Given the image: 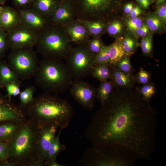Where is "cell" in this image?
<instances>
[{
    "mask_svg": "<svg viewBox=\"0 0 166 166\" xmlns=\"http://www.w3.org/2000/svg\"><path fill=\"white\" fill-rule=\"evenodd\" d=\"M114 88L93 116L86 137L93 146L119 148L149 160L156 147L157 111L135 89Z\"/></svg>",
    "mask_w": 166,
    "mask_h": 166,
    "instance_id": "6da1fadb",
    "label": "cell"
},
{
    "mask_svg": "<svg viewBox=\"0 0 166 166\" xmlns=\"http://www.w3.org/2000/svg\"><path fill=\"white\" fill-rule=\"evenodd\" d=\"M25 110L27 116L38 126L54 125L62 129L68 125L73 113L67 101L45 92L34 98Z\"/></svg>",
    "mask_w": 166,
    "mask_h": 166,
    "instance_id": "7a4b0ae2",
    "label": "cell"
},
{
    "mask_svg": "<svg viewBox=\"0 0 166 166\" xmlns=\"http://www.w3.org/2000/svg\"><path fill=\"white\" fill-rule=\"evenodd\" d=\"M38 127L28 119L18 133L9 142L8 160L15 166H43L37 144Z\"/></svg>",
    "mask_w": 166,
    "mask_h": 166,
    "instance_id": "3957f363",
    "label": "cell"
},
{
    "mask_svg": "<svg viewBox=\"0 0 166 166\" xmlns=\"http://www.w3.org/2000/svg\"><path fill=\"white\" fill-rule=\"evenodd\" d=\"M33 77L36 85L44 92L56 95L69 89L74 79L65 63L51 58L39 61Z\"/></svg>",
    "mask_w": 166,
    "mask_h": 166,
    "instance_id": "277c9868",
    "label": "cell"
},
{
    "mask_svg": "<svg viewBox=\"0 0 166 166\" xmlns=\"http://www.w3.org/2000/svg\"><path fill=\"white\" fill-rule=\"evenodd\" d=\"M63 26L49 23L40 32L35 45L45 58L65 59L72 47Z\"/></svg>",
    "mask_w": 166,
    "mask_h": 166,
    "instance_id": "5b68a950",
    "label": "cell"
},
{
    "mask_svg": "<svg viewBox=\"0 0 166 166\" xmlns=\"http://www.w3.org/2000/svg\"><path fill=\"white\" fill-rule=\"evenodd\" d=\"M124 0H69L76 18L108 22L121 11Z\"/></svg>",
    "mask_w": 166,
    "mask_h": 166,
    "instance_id": "8992f818",
    "label": "cell"
},
{
    "mask_svg": "<svg viewBox=\"0 0 166 166\" xmlns=\"http://www.w3.org/2000/svg\"><path fill=\"white\" fill-rule=\"evenodd\" d=\"M137 159L130 153L113 148L93 146L88 165L97 166H133Z\"/></svg>",
    "mask_w": 166,
    "mask_h": 166,
    "instance_id": "52a82bcc",
    "label": "cell"
},
{
    "mask_svg": "<svg viewBox=\"0 0 166 166\" xmlns=\"http://www.w3.org/2000/svg\"><path fill=\"white\" fill-rule=\"evenodd\" d=\"M39 61L35 52L32 48L11 50L7 63L21 81L33 77Z\"/></svg>",
    "mask_w": 166,
    "mask_h": 166,
    "instance_id": "ba28073f",
    "label": "cell"
},
{
    "mask_svg": "<svg viewBox=\"0 0 166 166\" xmlns=\"http://www.w3.org/2000/svg\"><path fill=\"white\" fill-rule=\"evenodd\" d=\"M95 57L85 44L77 45L72 48L65 60L74 80L90 74L94 65Z\"/></svg>",
    "mask_w": 166,
    "mask_h": 166,
    "instance_id": "9c48e42d",
    "label": "cell"
},
{
    "mask_svg": "<svg viewBox=\"0 0 166 166\" xmlns=\"http://www.w3.org/2000/svg\"><path fill=\"white\" fill-rule=\"evenodd\" d=\"M39 33L22 23L8 31V46L11 50L32 48L36 44Z\"/></svg>",
    "mask_w": 166,
    "mask_h": 166,
    "instance_id": "30bf717a",
    "label": "cell"
},
{
    "mask_svg": "<svg viewBox=\"0 0 166 166\" xmlns=\"http://www.w3.org/2000/svg\"><path fill=\"white\" fill-rule=\"evenodd\" d=\"M69 89L72 96L83 107L89 109L93 107L97 89L79 79H74Z\"/></svg>",
    "mask_w": 166,
    "mask_h": 166,
    "instance_id": "8fae6325",
    "label": "cell"
},
{
    "mask_svg": "<svg viewBox=\"0 0 166 166\" xmlns=\"http://www.w3.org/2000/svg\"><path fill=\"white\" fill-rule=\"evenodd\" d=\"M27 117L25 109L0 92V122L12 120L23 123Z\"/></svg>",
    "mask_w": 166,
    "mask_h": 166,
    "instance_id": "7c38bea8",
    "label": "cell"
},
{
    "mask_svg": "<svg viewBox=\"0 0 166 166\" xmlns=\"http://www.w3.org/2000/svg\"><path fill=\"white\" fill-rule=\"evenodd\" d=\"M38 127L37 148L40 160L44 166L48 151L56 137L58 127L54 125Z\"/></svg>",
    "mask_w": 166,
    "mask_h": 166,
    "instance_id": "4fadbf2b",
    "label": "cell"
},
{
    "mask_svg": "<svg viewBox=\"0 0 166 166\" xmlns=\"http://www.w3.org/2000/svg\"><path fill=\"white\" fill-rule=\"evenodd\" d=\"M22 24L40 32L49 23V19L32 9H23L18 11Z\"/></svg>",
    "mask_w": 166,
    "mask_h": 166,
    "instance_id": "5bb4252c",
    "label": "cell"
},
{
    "mask_svg": "<svg viewBox=\"0 0 166 166\" xmlns=\"http://www.w3.org/2000/svg\"><path fill=\"white\" fill-rule=\"evenodd\" d=\"M63 26L71 43L86 44L91 38L85 26L78 19Z\"/></svg>",
    "mask_w": 166,
    "mask_h": 166,
    "instance_id": "9a60e30c",
    "label": "cell"
},
{
    "mask_svg": "<svg viewBox=\"0 0 166 166\" xmlns=\"http://www.w3.org/2000/svg\"><path fill=\"white\" fill-rule=\"evenodd\" d=\"M75 19L70 5L66 2L61 3L49 20L50 24L64 26Z\"/></svg>",
    "mask_w": 166,
    "mask_h": 166,
    "instance_id": "2e32d148",
    "label": "cell"
},
{
    "mask_svg": "<svg viewBox=\"0 0 166 166\" xmlns=\"http://www.w3.org/2000/svg\"><path fill=\"white\" fill-rule=\"evenodd\" d=\"M110 66L111 73L110 79L115 86L121 88H133L136 83L135 76L132 74L124 72L115 66Z\"/></svg>",
    "mask_w": 166,
    "mask_h": 166,
    "instance_id": "e0dca14e",
    "label": "cell"
},
{
    "mask_svg": "<svg viewBox=\"0 0 166 166\" xmlns=\"http://www.w3.org/2000/svg\"><path fill=\"white\" fill-rule=\"evenodd\" d=\"M21 23L18 11L9 7H2L0 13V24L3 29L8 31Z\"/></svg>",
    "mask_w": 166,
    "mask_h": 166,
    "instance_id": "ac0fdd59",
    "label": "cell"
},
{
    "mask_svg": "<svg viewBox=\"0 0 166 166\" xmlns=\"http://www.w3.org/2000/svg\"><path fill=\"white\" fill-rule=\"evenodd\" d=\"M24 122L12 120L0 122V141L9 142L19 132Z\"/></svg>",
    "mask_w": 166,
    "mask_h": 166,
    "instance_id": "d6986e66",
    "label": "cell"
},
{
    "mask_svg": "<svg viewBox=\"0 0 166 166\" xmlns=\"http://www.w3.org/2000/svg\"><path fill=\"white\" fill-rule=\"evenodd\" d=\"M33 8L48 19L61 3L60 0H33Z\"/></svg>",
    "mask_w": 166,
    "mask_h": 166,
    "instance_id": "ffe728a7",
    "label": "cell"
},
{
    "mask_svg": "<svg viewBox=\"0 0 166 166\" xmlns=\"http://www.w3.org/2000/svg\"><path fill=\"white\" fill-rule=\"evenodd\" d=\"M0 80L3 87L14 83L20 85V80L10 68L7 63L0 60Z\"/></svg>",
    "mask_w": 166,
    "mask_h": 166,
    "instance_id": "44dd1931",
    "label": "cell"
},
{
    "mask_svg": "<svg viewBox=\"0 0 166 166\" xmlns=\"http://www.w3.org/2000/svg\"><path fill=\"white\" fill-rule=\"evenodd\" d=\"M79 20L85 26L91 38H100L105 33L108 23L106 22L100 20Z\"/></svg>",
    "mask_w": 166,
    "mask_h": 166,
    "instance_id": "7402d4cb",
    "label": "cell"
},
{
    "mask_svg": "<svg viewBox=\"0 0 166 166\" xmlns=\"http://www.w3.org/2000/svg\"><path fill=\"white\" fill-rule=\"evenodd\" d=\"M123 37H121L109 45L110 51L109 65L115 66L117 63L124 56L122 41Z\"/></svg>",
    "mask_w": 166,
    "mask_h": 166,
    "instance_id": "603a6c76",
    "label": "cell"
},
{
    "mask_svg": "<svg viewBox=\"0 0 166 166\" xmlns=\"http://www.w3.org/2000/svg\"><path fill=\"white\" fill-rule=\"evenodd\" d=\"M99 87L97 89L96 98L102 105L109 99L115 85L112 81L101 82Z\"/></svg>",
    "mask_w": 166,
    "mask_h": 166,
    "instance_id": "cb8c5ba5",
    "label": "cell"
},
{
    "mask_svg": "<svg viewBox=\"0 0 166 166\" xmlns=\"http://www.w3.org/2000/svg\"><path fill=\"white\" fill-rule=\"evenodd\" d=\"M90 74L101 82L110 79L111 73L109 64L105 63L94 65Z\"/></svg>",
    "mask_w": 166,
    "mask_h": 166,
    "instance_id": "d4e9b609",
    "label": "cell"
},
{
    "mask_svg": "<svg viewBox=\"0 0 166 166\" xmlns=\"http://www.w3.org/2000/svg\"><path fill=\"white\" fill-rule=\"evenodd\" d=\"M144 19L145 23L151 32L160 33L165 28L164 25L155 12L148 13Z\"/></svg>",
    "mask_w": 166,
    "mask_h": 166,
    "instance_id": "484cf974",
    "label": "cell"
},
{
    "mask_svg": "<svg viewBox=\"0 0 166 166\" xmlns=\"http://www.w3.org/2000/svg\"><path fill=\"white\" fill-rule=\"evenodd\" d=\"M62 129L60 128L57 135L51 143L48 151L45 163L51 160H56L57 156L65 149V146L61 143L59 139L60 134Z\"/></svg>",
    "mask_w": 166,
    "mask_h": 166,
    "instance_id": "4316f807",
    "label": "cell"
},
{
    "mask_svg": "<svg viewBox=\"0 0 166 166\" xmlns=\"http://www.w3.org/2000/svg\"><path fill=\"white\" fill-rule=\"evenodd\" d=\"M135 89L143 98L149 103L156 93L155 86L152 82L151 81L142 85L140 87H137Z\"/></svg>",
    "mask_w": 166,
    "mask_h": 166,
    "instance_id": "83f0119b",
    "label": "cell"
},
{
    "mask_svg": "<svg viewBox=\"0 0 166 166\" xmlns=\"http://www.w3.org/2000/svg\"><path fill=\"white\" fill-rule=\"evenodd\" d=\"M35 90V87L30 86L20 92L19 95L20 101V105L23 109H25L27 106L33 101Z\"/></svg>",
    "mask_w": 166,
    "mask_h": 166,
    "instance_id": "f1b7e54d",
    "label": "cell"
},
{
    "mask_svg": "<svg viewBox=\"0 0 166 166\" xmlns=\"http://www.w3.org/2000/svg\"><path fill=\"white\" fill-rule=\"evenodd\" d=\"M122 45L124 56H129L135 51L138 44L135 39L129 35H125L123 37Z\"/></svg>",
    "mask_w": 166,
    "mask_h": 166,
    "instance_id": "f546056e",
    "label": "cell"
},
{
    "mask_svg": "<svg viewBox=\"0 0 166 166\" xmlns=\"http://www.w3.org/2000/svg\"><path fill=\"white\" fill-rule=\"evenodd\" d=\"M123 29L122 23L114 19L108 22L105 32L109 36L115 37L121 33Z\"/></svg>",
    "mask_w": 166,
    "mask_h": 166,
    "instance_id": "4dcf8cb0",
    "label": "cell"
},
{
    "mask_svg": "<svg viewBox=\"0 0 166 166\" xmlns=\"http://www.w3.org/2000/svg\"><path fill=\"white\" fill-rule=\"evenodd\" d=\"M152 34L149 32L146 36L142 37L140 46L143 53L146 56L150 57L152 52Z\"/></svg>",
    "mask_w": 166,
    "mask_h": 166,
    "instance_id": "1f68e13d",
    "label": "cell"
},
{
    "mask_svg": "<svg viewBox=\"0 0 166 166\" xmlns=\"http://www.w3.org/2000/svg\"><path fill=\"white\" fill-rule=\"evenodd\" d=\"M110 61V51L109 45H104L100 51L95 55L94 65L107 63Z\"/></svg>",
    "mask_w": 166,
    "mask_h": 166,
    "instance_id": "d6a6232c",
    "label": "cell"
},
{
    "mask_svg": "<svg viewBox=\"0 0 166 166\" xmlns=\"http://www.w3.org/2000/svg\"><path fill=\"white\" fill-rule=\"evenodd\" d=\"M85 44L90 52L95 56L105 45L100 37L91 38Z\"/></svg>",
    "mask_w": 166,
    "mask_h": 166,
    "instance_id": "836d02e7",
    "label": "cell"
},
{
    "mask_svg": "<svg viewBox=\"0 0 166 166\" xmlns=\"http://www.w3.org/2000/svg\"><path fill=\"white\" fill-rule=\"evenodd\" d=\"M114 66L125 73L132 74L133 71V67L130 61L129 56H124Z\"/></svg>",
    "mask_w": 166,
    "mask_h": 166,
    "instance_id": "e575fe53",
    "label": "cell"
},
{
    "mask_svg": "<svg viewBox=\"0 0 166 166\" xmlns=\"http://www.w3.org/2000/svg\"><path fill=\"white\" fill-rule=\"evenodd\" d=\"M136 83L144 85L150 81L151 75L150 73L144 70L143 68H140V70L135 76Z\"/></svg>",
    "mask_w": 166,
    "mask_h": 166,
    "instance_id": "d590c367",
    "label": "cell"
},
{
    "mask_svg": "<svg viewBox=\"0 0 166 166\" xmlns=\"http://www.w3.org/2000/svg\"><path fill=\"white\" fill-rule=\"evenodd\" d=\"M142 19L140 17L129 18L126 22V25L128 29L131 32H134L140 27L143 23Z\"/></svg>",
    "mask_w": 166,
    "mask_h": 166,
    "instance_id": "8d00e7d4",
    "label": "cell"
},
{
    "mask_svg": "<svg viewBox=\"0 0 166 166\" xmlns=\"http://www.w3.org/2000/svg\"><path fill=\"white\" fill-rule=\"evenodd\" d=\"M19 85L12 83L8 84L6 86L7 92L6 96L10 99H11L12 96H16L19 94L20 93Z\"/></svg>",
    "mask_w": 166,
    "mask_h": 166,
    "instance_id": "74e56055",
    "label": "cell"
},
{
    "mask_svg": "<svg viewBox=\"0 0 166 166\" xmlns=\"http://www.w3.org/2000/svg\"><path fill=\"white\" fill-rule=\"evenodd\" d=\"M8 143L0 141V163L8 160Z\"/></svg>",
    "mask_w": 166,
    "mask_h": 166,
    "instance_id": "f35d334b",
    "label": "cell"
},
{
    "mask_svg": "<svg viewBox=\"0 0 166 166\" xmlns=\"http://www.w3.org/2000/svg\"><path fill=\"white\" fill-rule=\"evenodd\" d=\"M8 47L6 34L4 30H0V57L4 53L7 48Z\"/></svg>",
    "mask_w": 166,
    "mask_h": 166,
    "instance_id": "ab89813d",
    "label": "cell"
},
{
    "mask_svg": "<svg viewBox=\"0 0 166 166\" xmlns=\"http://www.w3.org/2000/svg\"><path fill=\"white\" fill-rule=\"evenodd\" d=\"M155 13L165 26L166 22V3L164 2L157 6Z\"/></svg>",
    "mask_w": 166,
    "mask_h": 166,
    "instance_id": "60d3db41",
    "label": "cell"
},
{
    "mask_svg": "<svg viewBox=\"0 0 166 166\" xmlns=\"http://www.w3.org/2000/svg\"><path fill=\"white\" fill-rule=\"evenodd\" d=\"M150 30L145 22H143L141 26L137 29L134 33L138 36L143 37L149 32Z\"/></svg>",
    "mask_w": 166,
    "mask_h": 166,
    "instance_id": "b9f144b4",
    "label": "cell"
},
{
    "mask_svg": "<svg viewBox=\"0 0 166 166\" xmlns=\"http://www.w3.org/2000/svg\"><path fill=\"white\" fill-rule=\"evenodd\" d=\"M142 13V10L138 6L133 7L130 13L128 14L129 18H132L138 17Z\"/></svg>",
    "mask_w": 166,
    "mask_h": 166,
    "instance_id": "7bdbcfd3",
    "label": "cell"
},
{
    "mask_svg": "<svg viewBox=\"0 0 166 166\" xmlns=\"http://www.w3.org/2000/svg\"><path fill=\"white\" fill-rule=\"evenodd\" d=\"M140 6L142 8L148 9L152 3L150 0H136Z\"/></svg>",
    "mask_w": 166,
    "mask_h": 166,
    "instance_id": "ee69618b",
    "label": "cell"
},
{
    "mask_svg": "<svg viewBox=\"0 0 166 166\" xmlns=\"http://www.w3.org/2000/svg\"><path fill=\"white\" fill-rule=\"evenodd\" d=\"M33 0H14L15 4L19 7H25L32 2Z\"/></svg>",
    "mask_w": 166,
    "mask_h": 166,
    "instance_id": "f6af8a7d",
    "label": "cell"
},
{
    "mask_svg": "<svg viewBox=\"0 0 166 166\" xmlns=\"http://www.w3.org/2000/svg\"><path fill=\"white\" fill-rule=\"evenodd\" d=\"M134 7L132 3L129 2L126 3L124 6V11L125 13L128 14L132 10Z\"/></svg>",
    "mask_w": 166,
    "mask_h": 166,
    "instance_id": "bcb514c9",
    "label": "cell"
},
{
    "mask_svg": "<svg viewBox=\"0 0 166 166\" xmlns=\"http://www.w3.org/2000/svg\"><path fill=\"white\" fill-rule=\"evenodd\" d=\"M44 166H64V165L60 164L58 163L56 160H53L46 162L44 164Z\"/></svg>",
    "mask_w": 166,
    "mask_h": 166,
    "instance_id": "7dc6e473",
    "label": "cell"
},
{
    "mask_svg": "<svg viewBox=\"0 0 166 166\" xmlns=\"http://www.w3.org/2000/svg\"><path fill=\"white\" fill-rule=\"evenodd\" d=\"M156 6H158L165 2L166 0H156Z\"/></svg>",
    "mask_w": 166,
    "mask_h": 166,
    "instance_id": "c3c4849f",
    "label": "cell"
},
{
    "mask_svg": "<svg viewBox=\"0 0 166 166\" xmlns=\"http://www.w3.org/2000/svg\"><path fill=\"white\" fill-rule=\"evenodd\" d=\"M61 3L64 2H68L69 0H60Z\"/></svg>",
    "mask_w": 166,
    "mask_h": 166,
    "instance_id": "681fc988",
    "label": "cell"
},
{
    "mask_svg": "<svg viewBox=\"0 0 166 166\" xmlns=\"http://www.w3.org/2000/svg\"><path fill=\"white\" fill-rule=\"evenodd\" d=\"M4 87L2 85L1 81H0V88H2Z\"/></svg>",
    "mask_w": 166,
    "mask_h": 166,
    "instance_id": "f907efd6",
    "label": "cell"
},
{
    "mask_svg": "<svg viewBox=\"0 0 166 166\" xmlns=\"http://www.w3.org/2000/svg\"><path fill=\"white\" fill-rule=\"evenodd\" d=\"M5 1V0H0V3H4Z\"/></svg>",
    "mask_w": 166,
    "mask_h": 166,
    "instance_id": "816d5d0a",
    "label": "cell"
},
{
    "mask_svg": "<svg viewBox=\"0 0 166 166\" xmlns=\"http://www.w3.org/2000/svg\"><path fill=\"white\" fill-rule=\"evenodd\" d=\"M156 0H150L151 2H152V3L153 2H154L155 1H156Z\"/></svg>",
    "mask_w": 166,
    "mask_h": 166,
    "instance_id": "f5cc1de1",
    "label": "cell"
},
{
    "mask_svg": "<svg viewBox=\"0 0 166 166\" xmlns=\"http://www.w3.org/2000/svg\"><path fill=\"white\" fill-rule=\"evenodd\" d=\"M2 9V7L0 6V13H1Z\"/></svg>",
    "mask_w": 166,
    "mask_h": 166,
    "instance_id": "db71d44e",
    "label": "cell"
},
{
    "mask_svg": "<svg viewBox=\"0 0 166 166\" xmlns=\"http://www.w3.org/2000/svg\"><path fill=\"white\" fill-rule=\"evenodd\" d=\"M0 27H1V26H0V30L1 29V28H0Z\"/></svg>",
    "mask_w": 166,
    "mask_h": 166,
    "instance_id": "11a10c76",
    "label": "cell"
}]
</instances>
